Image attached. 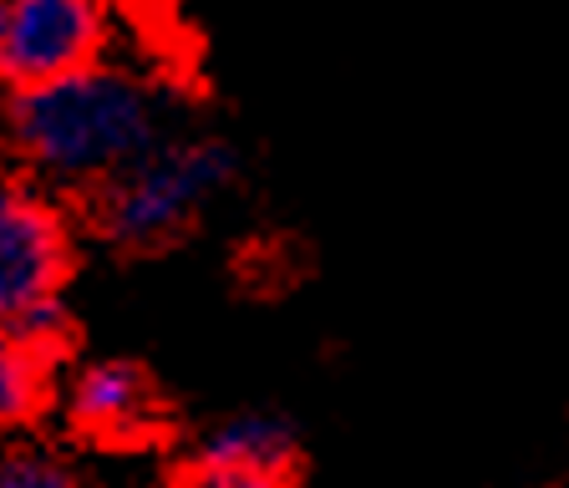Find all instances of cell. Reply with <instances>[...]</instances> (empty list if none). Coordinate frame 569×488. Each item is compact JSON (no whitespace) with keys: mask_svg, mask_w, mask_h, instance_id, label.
<instances>
[{"mask_svg":"<svg viewBox=\"0 0 569 488\" xmlns=\"http://www.w3.org/2000/svg\"><path fill=\"white\" fill-rule=\"evenodd\" d=\"M67 270L71 235L57 203L21 179H0V326L51 351L61 331Z\"/></svg>","mask_w":569,"mask_h":488,"instance_id":"cell-3","label":"cell"},{"mask_svg":"<svg viewBox=\"0 0 569 488\" xmlns=\"http://www.w3.org/2000/svg\"><path fill=\"white\" fill-rule=\"evenodd\" d=\"M300 438L280 412H234L213 422L178 468V488H296Z\"/></svg>","mask_w":569,"mask_h":488,"instance_id":"cell-5","label":"cell"},{"mask_svg":"<svg viewBox=\"0 0 569 488\" xmlns=\"http://www.w3.org/2000/svg\"><path fill=\"white\" fill-rule=\"evenodd\" d=\"M107 0H0V82L47 87L102 61Z\"/></svg>","mask_w":569,"mask_h":488,"instance_id":"cell-4","label":"cell"},{"mask_svg":"<svg viewBox=\"0 0 569 488\" xmlns=\"http://www.w3.org/2000/svg\"><path fill=\"white\" fill-rule=\"evenodd\" d=\"M229 179H234V153L224 143L158 138L118 179L97 189V219H102L107 239L132 245V250L168 245L219 199Z\"/></svg>","mask_w":569,"mask_h":488,"instance_id":"cell-2","label":"cell"},{"mask_svg":"<svg viewBox=\"0 0 569 488\" xmlns=\"http://www.w3.org/2000/svg\"><path fill=\"white\" fill-rule=\"evenodd\" d=\"M0 488H77L71 474L41 448H0Z\"/></svg>","mask_w":569,"mask_h":488,"instance_id":"cell-8","label":"cell"},{"mask_svg":"<svg viewBox=\"0 0 569 488\" xmlns=\"http://www.w3.org/2000/svg\"><path fill=\"white\" fill-rule=\"evenodd\" d=\"M67 407L77 428L97 432V438H132L153 422V387L128 361H92L71 377Z\"/></svg>","mask_w":569,"mask_h":488,"instance_id":"cell-6","label":"cell"},{"mask_svg":"<svg viewBox=\"0 0 569 488\" xmlns=\"http://www.w3.org/2000/svg\"><path fill=\"white\" fill-rule=\"evenodd\" d=\"M158 92L142 77L92 61L47 87L16 92L11 143L41 183L102 189L158 143Z\"/></svg>","mask_w":569,"mask_h":488,"instance_id":"cell-1","label":"cell"},{"mask_svg":"<svg viewBox=\"0 0 569 488\" xmlns=\"http://www.w3.org/2000/svg\"><path fill=\"white\" fill-rule=\"evenodd\" d=\"M47 361L51 351L31 336L0 326V432L21 428L47 402Z\"/></svg>","mask_w":569,"mask_h":488,"instance_id":"cell-7","label":"cell"}]
</instances>
